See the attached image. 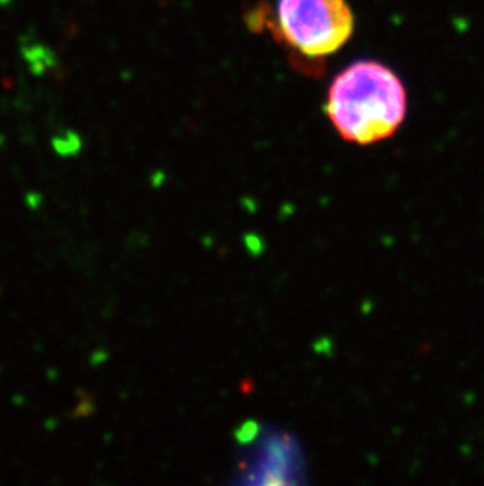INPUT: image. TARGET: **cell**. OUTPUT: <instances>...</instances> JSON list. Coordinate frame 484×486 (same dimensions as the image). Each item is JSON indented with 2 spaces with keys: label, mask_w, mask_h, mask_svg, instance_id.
<instances>
[{
  "label": "cell",
  "mask_w": 484,
  "mask_h": 486,
  "mask_svg": "<svg viewBox=\"0 0 484 486\" xmlns=\"http://www.w3.org/2000/svg\"><path fill=\"white\" fill-rule=\"evenodd\" d=\"M326 110L346 142L371 145L392 137L403 125L407 92L390 66L377 60H357L333 77Z\"/></svg>",
  "instance_id": "cell-1"
},
{
  "label": "cell",
  "mask_w": 484,
  "mask_h": 486,
  "mask_svg": "<svg viewBox=\"0 0 484 486\" xmlns=\"http://www.w3.org/2000/svg\"><path fill=\"white\" fill-rule=\"evenodd\" d=\"M277 22L283 40L310 59L337 52L354 32L346 0H278Z\"/></svg>",
  "instance_id": "cell-2"
},
{
  "label": "cell",
  "mask_w": 484,
  "mask_h": 486,
  "mask_svg": "<svg viewBox=\"0 0 484 486\" xmlns=\"http://www.w3.org/2000/svg\"><path fill=\"white\" fill-rule=\"evenodd\" d=\"M244 455L233 483L302 485L307 480L304 449L296 436L285 430L245 423L238 433Z\"/></svg>",
  "instance_id": "cell-3"
}]
</instances>
